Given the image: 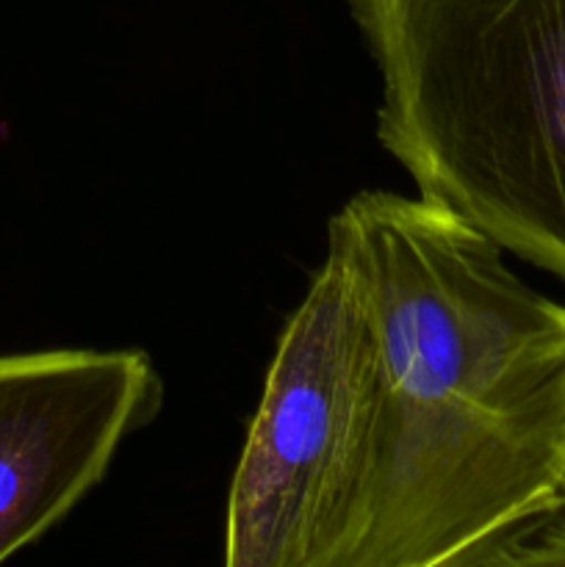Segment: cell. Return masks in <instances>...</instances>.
<instances>
[{
  "label": "cell",
  "mask_w": 565,
  "mask_h": 567,
  "mask_svg": "<svg viewBox=\"0 0 565 567\" xmlns=\"http://www.w3.org/2000/svg\"><path fill=\"white\" fill-rule=\"evenodd\" d=\"M565 565V493L537 518L504 537L482 567Z\"/></svg>",
  "instance_id": "5"
},
{
  "label": "cell",
  "mask_w": 565,
  "mask_h": 567,
  "mask_svg": "<svg viewBox=\"0 0 565 567\" xmlns=\"http://www.w3.org/2000/svg\"><path fill=\"white\" fill-rule=\"evenodd\" d=\"M161 399L142 349L0 354V563L42 540L105 480Z\"/></svg>",
  "instance_id": "4"
},
{
  "label": "cell",
  "mask_w": 565,
  "mask_h": 567,
  "mask_svg": "<svg viewBox=\"0 0 565 567\" xmlns=\"http://www.w3.org/2000/svg\"><path fill=\"white\" fill-rule=\"evenodd\" d=\"M419 197L565 282V0H347Z\"/></svg>",
  "instance_id": "2"
},
{
  "label": "cell",
  "mask_w": 565,
  "mask_h": 567,
  "mask_svg": "<svg viewBox=\"0 0 565 567\" xmlns=\"http://www.w3.org/2000/svg\"><path fill=\"white\" fill-rule=\"evenodd\" d=\"M369 324L347 249L327 236L288 316L233 471L227 567H336L366 432Z\"/></svg>",
  "instance_id": "3"
},
{
  "label": "cell",
  "mask_w": 565,
  "mask_h": 567,
  "mask_svg": "<svg viewBox=\"0 0 565 567\" xmlns=\"http://www.w3.org/2000/svg\"><path fill=\"white\" fill-rule=\"evenodd\" d=\"M327 236L352 260L369 324L336 567H482L565 493V302L421 197L358 192Z\"/></svg>",
  "instance_id": "1"
}]
</instances>
